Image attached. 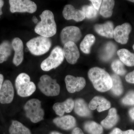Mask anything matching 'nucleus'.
Returning <instances> with one entry per match:
<instances>
[{
  "label": "nucleus",
  "instance_id": "1",
  "mask_svg": "<svg viewBox=\"0 0 134 134\" xmlns=\"http://www.w3.org/2000/svg\"><path fill=\"white\" fill-rule=\"evenodd\" d=\"M89 79L98 91L105 92L111 88L113 82L111 76L104 70L94 67L89 70Z\"/></svg>",
  "mask_w": 134,
  "mask_h": 134
},
{
  "label": "nucleus",
  "instance_id": "2",
  "mask_svg": "<svg viewBox=\"0 0 134 134\" xmlns=\"http://www.w3.org/2000/svg\"><path fill=\"white\" fill-rule=\"evenodd\" d=\"M41 21L35 27V32L40 36L49 38L55 35L57 26L54 20V15L52 11L44 10L40 15Z\"/></svg>",
  "mask_w": 134,
  "mask_h": 134
},
{
  "label": "nucleus",
  "instance_id": "3",
  "mask_svg": "<svg viewBox=\"0 0 134 134\" xmlns=\"http://www.w3.org/2000/svg\"><path fill=\"white\" fill-rule=\"evenodd\" d=\"M17 93L22 97H26L32 95L36 90V86L31 81L30 76L25 73L19 74L15 80Z\"/></svg>",
  "mask_w": 134,
  "mask_h": 134
},
{
  "label": "nucleus",
  "instance_id": "4",
  "mask_svg": "<svg viewBox=\"0 0 134 134\" xmlns=\"http://www.w3.org/2000/svg\"><path fill=\"white\" fill-rule=\"evenodd\" d=\"M26 45L32 54L40 55L44 54L50 50L52 41L49 38L40 36L29 40Z\"/></svg>",
  "mask_w": 134,
  "mask_h": 134
},
{
  "label": "nucleus",
  "instance_id": "5",
  "mask_svg": "<svg viewBox=\"0 0 134 134\" xmlns=\"http://www.w3.org/2000/svg\"><path fill=\"white\" fill-rule=\"evenodd\" d=\"M41 106V101L35 98L28 100L25 104L26 117L33 123H37L44 119V112Z\"/></svg>",
  "mask_w": 134,
  "mask_h": 134
},
{
  "label": "nucleus",
  "instance_id": "6",
  "mask_svg": "<svg viewBox=\"0 0 134 134\" xmlns=\"http://www.w3.org/2000/svg\"><path fill=\"white\" fill-rule=\"evenodd\" d=\"M40 91L46 96L54 97L59 95L60 86L55 79L48 75H43L40 77L38 84Z\"/></svg>",
  "mask_w": 134,
  "mask_h": 134
},
{
  "label": "nucleus",
  "instance_id": "7",
  "mask_svg": "<svg viewBox=\"0 0 134 134\" xmlns=\"http://www.w3.org/2000/svg\"><path fill=\"white\" fill-rule=\"evenodd\" d=\"M64 58L62 48L59 46L55 47L48 58L41 63V69L43 71H49L56 68L61 64Z\"/></svg>",
  "mask_w": 134,
  "mask_h": 134
},
{
  "label": "nucleus",
  "instance_id": "8",
  "mask_svg": "<svg viewBox=\"0 0 134 134\" xmlns=\"http://www.w3.org/2000/svg\"><path fill=\"white\" fill-rule=\"evenodd\" d=\"M10 12L34 13L37 9V6L34 2L30 0H10Z\"/></svg>",
  "mask_w": 134,
  "mask_h": 134
},
{
  "label": "nucleus",
  "instance_id": "9",
  "mask_svg": "<svg viewBox=\"0 0 134 134\" xmlns=\"http://www.w3.org/2000/svg\"><path fill=\"white\" fill-rule=\"evenodd\" d=\"M81 37V30L76 26H66L63 29L60 33L61 40L64 45L68 42L75 43L80 40Z\"/></svg>",
  "mask_w": 134,
  "mask_h": 134
},
{
  "label": "nucleus",
  "instance_id": "10",
  "mask_svg": "<svg viewBox=\"0 0 134 134\" xmlns=\"http://www.w3.org/2000/svg\"><path fill=\"white\" fill-rule=\"evenodd\" d=\"M65 82L68 91L70 93L82 90L86 85V81L83 77H75L68 75L65 78Z\"/></svg>",
  "mask_w": 134,
  "mask_h": 134
},
{
  "label": "nucleus",
  "instance_id": "11",
  "mask_svg": "<svg viewBox=\"0 0 134 134\" xmlns=\"http://www.w3.org/2000/svg\"><path fill=\"white\" fill-rule=\"evenodd\" d=\"M132 26L129 23H125L115 27L114 31V38L115 41L122 44L127 43Z\"/></svg>",
  "mask_w": 134,
  "mask_h": 134
},
{
  "label": "nucleus",
  "instance_id": "12",
  "mask_svg": "<svg viewBox=\"0 0 134 134\" xmlns=\"http://www.w3.org/2000/svg\"><path fill=\"white\" fill-rule=\"evenodd\" d=\"M63 51L64 57L69 63L72 65L76 63L80 53L75 43L72 42L66 43L64 45Z\"/></svg>",
  "mask_w": 134,
  "mask_h": 134
},
{
  "label": "nucleus",
  "instance_id": "13",
  "mask_svg": "<svg viewBox=\"0 0 134 134\" xmlns=\"http://www.w3.org/2000/svg\"><path fill=\"white\" fill-rule=\"evenodd\" d=\"M14 91L12 83L7 80L3 83L0 90V103L8 104L11 103L14 99Z\"/></svg>",
  "mask_w": 134,
  "mask_h": 134
},
{
  "label": "nucleus",
  "instance_id": "14",
  "mask_svg": "<svg viewBox=\"0 0 134 134\" xmlns=\"http://www.w3.org/2000/svg\"><path fill=\"white\" fill-rule=\"evenodd\" d=\"M63 15L66 20H74L76 22L83 21L85 18L83 12L82 10L76 9L73 5H66L63 10Z\"/></svg>",
  "mask_w": 134,
  "mask_h": 134
},
{
  "label": "nucleus",
  "instance_id": "15",
  "mask_svg": "<svg viewBox=\"0 0 134 134\" xmlns=\"http://www.w3.org/2000/svg\"><path fill=\"white\" fill-rule=\"evenodd\" d=\"M12 47L15 51L13 63L16 66H19L21 63L24 59V45L21 40L18 37L15 38L12 40Z\"/></svg>",
  "mask_w": 134,
  "mask_h": 134
},
{
  "label": "nucleus",
  "instance_id": "16",
  "mask_svg": "<svg viewBox=\"0 0 134 134\" xmlns=\"http://www.w3.org/2000/svg\"><path fill=\"white\" fill-rule=\"evenodd\" d=\"M53 122L59 127L65 130L72 129L76 124L75 119L70 115L56 117L53 120Z\"/></svg>",
  "mask_w": 134,
  "mask_h": 134
},
{
  "label": "nucleus",
  "instance_id": "17",
  "mask_svg": "<svg viewBox=\"0 0 134 134\" xmlns=\"http://www.w3.org/2000/svg\"><path fill=\"white\" fill-rule=\"evenodd\" d=\"M74 101L71 98H68L62 103H55L53 107V109L57 115L62 117L65 113L71 112L74 108Z\"/></svg>",
  "mask_w": 134,
  "mask_h": 134
},
{
  "label": "nucleus",
  "instance_id": "18",
  "mask_svg": "<svg viewBox=\"0 0 134 134\" xmlns=\"http://www.w3.org/2000/svg\"><path fill=\"white\" fill-rule=\"evenodd\" d=\"M110 107V102L105 98L99 96L94 97L89 104V107L90 110L97 109L99 112L108 110Z\"/></svg>",
  "mask_w": 134,
  "mask_h": 134
},
{
  "label": "nucleus",
  "instance_id": "19",
  "mask_svg": "<svg viewBox=\"0 0 134 134\" xmlns=\"http://www.w3.org/2000/svg\"><path fill=\"white\" fill-rule=\"evenodd\" d=\"M94 28L95 31L100 36L108 38H113L114 26L112 22L108 21L103 24H96Z\"/></svg>",
  "mask_w": 134,
  "mask_h": 134
},
{
  "label": "nucleus",
  "instance_id": "20",
  "mask_svg": "<svg viewBox=\"0 0 134 134\" xmlns=\"http://www.w3.org/2000/svg\"><path fill=\"white\" fill-rule=\"evenodd\" d=\"M74 109L76 113L81 117L91 116V111L89 106L82 99H77L74 102Z\"/></svg>",
  "mask_w": 134,
  "mask_h": 134
},
{
  "label": "nucleus",
  "instance_id": "21",
  "mask_svg": "<svg viewBox=\"0 0 134 134\" xmlns=\"http://www.w3.org/2000/svg\"><path fill=\"white\" fill-rule=\"evenodd\" d=\"M119 119L117 110L115 108H112L109 110L107 117L101 121V124L105 128L109 129L117 124Z\"/></svg>",
  "mask_w": 134,
  "mask_h": 134
},
{
  "label": "nucleus",
  "instance_id": "22",
  "mask_svg": "<svg viewBox=\"0 0 134 134\" xmlns=\"http://www.w3.org/2000/svg\"><path fill=\"white\" fill-rule=\"evenodd\" d=\"M117 54L120 60L126 66L132 67L134 66V54L125 48L120 49L117 51Z\"/></svg>",
  "mask_w": 134,
  "mask_h": 134
},
{
  "label": "nucleus",
  "instance_id": "23",
  "mask_svg": "<svg viewBox=\"0 0 134 134\" xmlns=\"http://www.w3.org/2000/svg\"><path fill=\"white\" fill-rule=\"evenodd\" d=\"M115 5V1L113 0H104L102 1L99 13L102 16L108 18L111 16L113 9Z\"/></svg>",
  "mask_w": 134,
  "mask_h": 134
},
{
  "label": "nucleus",
  "instance_id": "24",
  "mask_svg": "<svg viewBox=\"0 0 134 134\" xmlns=\"http://www.w3.org/2000/svg\"><path fill=\"white\" fill-rule=\"evenodd\" d=\"M12 49V44L9 41H4L0 44V63L7 60L11 55Z\"/></svg>",
  "mask_w": 134,
  "mask_h": 134
},
{
  "label": "nucleus",
  "instance_id": "25",
  "mask_svg": "<svg viewBox=\"0 0 134 134\" xmlns=\"http://www.w3.org/2000/svg\"><path fill=\"white\" fill-rule=\"evenodd\" d=\"M9 132L10 134H31L29 129L16 120L12 121L9 128Z\"/></svg>",
  "mask_w": 134,
  "mask_h": 134
},
{
  "label": "nucleus",
  "instance_id": "26",
  "mask_svg": "<svg viewBox=\"0 0 134 134\" xmlns=\"http://www.w3.org/2000/svg\"><path fill=\"white\" fill-rule=\"evenodd\" d=\"M95 36L92 34H88L86 35L80 44V49L85 53H90L91 48L95 43Z\"/></svg>",
  "mask_w": 134,
  "mask_h": 134
},
{
  "label": "nucleus",
  "instance_id": "27",
  "mask_svg": "<svg viewBox=\"0 0 134 134\" xmlns=\"http://www.w3.org/2000/svg\"><path fill=\"white\" fill-rule=\"evenodd\" d=\"M111 76L113 82L111 90L115 96H120L123 92V87L121 79L117 75H113Z\"/></svg>",
  "mask_w": 134,
  "mask_h": 134
},
{
  "label": "nucleus",
  "instance_id": "28",
  "mask_svg": "<svg viewBox=\"0 0 134 134\" xmlns=\"http://www.w3.org/2000/svg\"><path fill=\"white\" fill-rule=\"evenodd\" d=\"M85 129L90 134H101L103 132V127L94 121H88L85 122Z\"/></svg>",
  "mask_w": 134,
  "mask_h": 134
},
{
  "label": "nucleus",
  "instance_id": "29",
  "mask_svg": "<svg viewBox=\"0 0 134 134\" xmlns=\"http://www.w3.org/2000/svg\"><path fill=\"white\" fill-rule=\"evenodd\" d=\"M112 69L116 74L119 75H124L126 73L124 64L119 60H114L111 65Z\"/></svg>",
  "mask_w": 134,
  "mask_h": 134
},
{
  "label": "nucleus",
  "instance_id": "30",
  "mask_svg": "<svg viewBox=\"0 0 134 134\" xmlns=\"http://www.w3.org/2000/svg\"><path fill=\"white\" fill-rule=\"evenodd\" d=\"M82 11L85 17L88 19H92L96 17L97 15V10L93 6L85 5L82 7Z\"/></svg>",
  "mask_w": 134,
  "mask_h": 134
},
{
  "label": "nucleus",
  "instance_id": "31",
  "mask_svg": "<svg viewBox=\"0 0 134 134\" xmlns=\"http://www.w3.org/2000/svg\"><path fill=\"white\" fill-rule=\"evenodd\" d=\"M121 102L123 104L126 105H134V91H131L127 93L122 98Z\"/></svg>",
  "mask_w": 134,
  "mask_h": 134
},
{
  "label": "nucleus",
  "instance_id": "32",
  "mask_svg": "<svg viewBox=\"0 0 134 134\" xmlns=\"http://www.w3.org/2000/svg\"><path fill=\"white\" fill-rule=\"evenodd\" d=\"M115 45L113 44V43H108L106 46L105 49V59L108 60L110 59L114 54V51L115 50Z\"/></svg>",
  "mask_w": 134,
  "mask_h": 134
},
{
  "label": "nucleus",
  "instance_id": "33",
  "mask_svg": "<svg viewBox=\"0 0 134 134\" xmlns=\"http://www.w3.org/2000/svg\"><path fill=\"white\" fill-rule=\"evenodd\" d=\"M110 134H134V130H129L123 131L120 129L116 128L113 130Z\"/></svg>",
  "mask_w": 134,
  "mask_h": 134
},
{
  "label": "nucleus",
  "instance_id": "34",
  "mask_svg": "<svg viewBox=\"0 0 134 134\" xmlns=\"http://www.w3.org/2000/svg\"><path fill=\"white\" fill-rule=\"evenodd\" d=\"M125 79L127 82L134 84V70L126 75Z\"/></svg>",
  "mask_w": 134,
  "mask_h": 134
},
{
  "label": "nucleus",
  "instance_id": "35",
  "mask_svg": "<svg viewBox=\"0 0 134 134\" xmlns=\"http://www.w3.org/2000/svg\"><path fill=\"white\" fill-rule=\"evenodd\" d=\"M90 1L92 3L93 7L97 10H99L101 6L103 1L101 0H90Z\"/></svg>",
  "mask_w": 134,
  "mask_h": 134
},
{
  "label": "nucleus",
  "instance_id": "36",
  "mask_svg": "<svg viewBox=\"0 0 134 134\" xmlns=\"http://www.w3.org/2000/svg\"><path fill=\"white\" fill-rule=\"evenodd\" d=\"M72 134H84L82 132L81 129L79 128H75L73 130L72 132Z\"/></svg>",
  "mask_w": 134,
  "mask_h": 134
},
{
  "label": "nucleus",
  "instance_id": "37",
  "mask_svg": "<svg viewBox=\"0 0 134 134\" xmlns=\"http://www.w3.org/2000/svg\"><path fill=\"white\" fill-rule=\"evenodd\" d=\"M129 114L130 117L131 119L132 120L134 121V107L131 108L129 110Z\"/></svg>",
  "mask_w": 134,
  "mask_h": 134
},
{
  "label": "nucleus",
  "instance_id": "38",
  "mask_svg": "<svg viewBox=\"0 0 134 134\" xmlns=\"http://www.w3.org/2000/svg\"><path fill=\"white\" fill-rule=\"evenodd\" d=\"M4 5V1L2 0H0V16L2 14V8Z\"/></svg>",
  "mask_w": 134,
  "mask_h": 134
},
{
  "label": "nucleus",
  "instance_id": "39",
  "mask_svg": "<svg viewBox=\"0 0 134 134\" xmlns=\"http://www.w3.org/2000/svg\"><path fill=\"white\" fill-rule=\"evenodd\" d=\"M3 79H4V77H3V75L0 74V90H1L3 83Z\"/></svg>",
  "mask_w": 134,
  "mask_h": 134
},
{
  "label": "nucleus",
  "instance_id": "40",
  "mask_svg": "<svg viewBox=\"0 0 134 134\" xmlns=\"http://www.w3.org/2000/svg\"><path fill=\"white\" fill-rule=\"evenodd\" d=\"M32 21L34 22L35 24L38 23V20L36 16H33L32 18Z\"/></svg>",
  "mask_w": 134,
  "mask_h": 134
},
{
  "label": "nucleus",
  "instance_id": "41",
  "mask_svg": "<svg viewBox=\"0 0 134 134\" xmlns=\"http://www.w3.org/2000/svg\"><path fill=\"white\" fill-rule=\"evenodd\" d=\"M50 134H62L59 133V132H55V131H53V132H51Z\"/></svg>",
  "mask_w": 134,
  "mask_h": 134
},
{
  "label": "nucleus",
  "instance_id": "42",
  "mask_svg": "<svg viewBox=\"0 0 134 134\" xmlns=\"http://www.w3.org/2000/svg\"><path fill=\"white\" fill-rule=\"evenodd\" d=\"M129 1L131 2L134 3V0H129Z\"/></svg>",
  "mask_w": 134,
  "mask_h": 134
},
{
  "label": "nucleus",
  "instance_id": "43",
  "mask_svg": "<svg viewBox=\"0 0 134 134\" xmlns=\"http://www.w3.org/2000/svg\"><path fill=\"white\" fill-rule=\"evenodd\" d=\"M133 50H134V44H133Z\"/></svg>",
  "mask_w": 134,
  "mask_h": 134
}]
</instances>
